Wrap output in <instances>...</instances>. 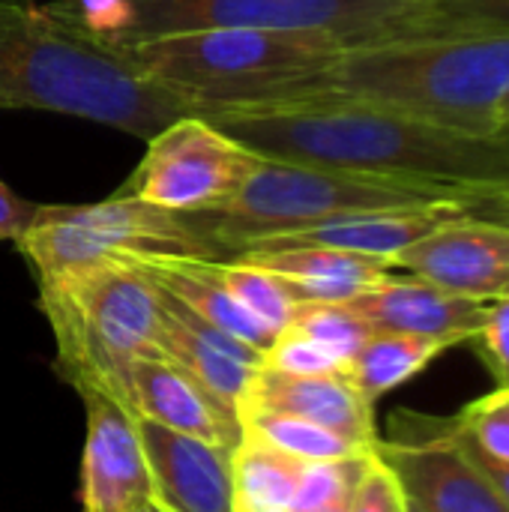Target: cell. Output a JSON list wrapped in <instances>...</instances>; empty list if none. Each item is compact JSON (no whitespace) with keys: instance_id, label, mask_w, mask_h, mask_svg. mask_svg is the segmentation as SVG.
I'll return each instance as SVG.
<instances>
[{"instance_id":"1","label":"cell","mask_w":509,"mask_h":512,"mask_svg":"<svg viewBox=\"0 0 509 512\" xmlns=\"http://www.w3.org/2000/svg\"><path fill=\"white\" fill-rule=\"evenodd\" d=\"M264 159L450 189L509 207V135H477L357 102L198 111Z\"/></svg>"},{"instance_id":"2","label":"cell","mask_w":509,"mask_h":512,"mask_svg":"<svg viewBox=\"0 0 509 512\" xmlns=\"http://www.w3.org/2000/svg\"><path fill=\"white\" fill-rule=\"evenodd\" d=\"M0 108L69 114L144 141L195 114L144 78L123 48L33 0H0Z\"/></svg>"},{"instance_id":"3","label":"cell","mask_w":509,"mask_h":512,"mask_svg":"<svg viewBox=\"0 0 509 512\" xmlns=\"http://www.w3.org/2000/svg\"><path fill=\"white\" fill-rule=\"evenodd\" d=\"M507 93L509 36H444L345 48L264 105L357 102L477 135H504L498 108Z\"/></svg>"},{"instance_id":"4","label":"cell","mask_w":509,"mask_h":512,"mask_svg":"<svg viewBox=\"0 0 509 512\" xmlns=\"http://www.w3.org/2000/svg\"><path fill=\"white\" fill-rule=\"evenodd\" d=\"M429 204H471L483 213H509L507 204L471 198L450 189L261 156V162L249 171V177L228 201L189 216L201 228V234L222 252V258L231 261L267 240L315 228L330 219Z\"/></svg>"},{"instance_id":"5","label":"cell","mask_w":509,"mask_h":512,"mask_svg":"<svg viewBox=\"0 0 509 512\" xmlns=\"http://www.w3.org/2000/svg\"><path fill=\"white\" fill-rule=\"evenodd\" d=\"M36 285L60 378L75 393L96 390L126 408L132 363L159 357V288L129 255Z\"/></svg>"},{"instance_id":"6","label":"cell","mask_w":509,"mask_h":512,"mask_svg":"<svg viewBox=\"0 0 509 512\" xmlns=\"http://www.w3.org/2000/svg\"><path fill=\"white\" fill-rule=\"evenodd\" d=\"M348 45L318 30L213 27L123 45L144 78L204 108H249L324 69Z\"/></svg>"},{"instance_id":"7","label":"cell","mask_w":509,"mask_h":512,"mask_svg":"<svg viewBox=\"0 0 509 512\" xmlns=\"http://www.w3.org/2000/svg\"><path fill=\"white\" fill-rule=\"evenodd\" d=\"M420 0H51L81 30L123 48L156 36L255 27L318 30L348 48L411 39Z\"/></svg>"},{"instance_id":"8","label":"cell","mask_w":509,"mask_h":512,"mask_svg":"<svg viewBox=\"0 0 509 512\" xmlns=\"http://www.w3.org/2000/svg\"><path fill=\"white\" fill-rule=\"evenodd\" d=\"M15 246L33 267L36 282L123 255L225 261L189 213L117 192L99 204L39 207Z\"/></svg>"},{"instance_id":"9","label":"cell","mask_w":509,"mask_h":512,"mask_svg":"<svg viewBox=\"0 0 509 512\" xmlns=\"http://www.w3.org/2000/svg\"><path fill=\"white\" fill-rule=\"evenodd\" d=\"M258 162V153L210 120L186 114L147 141L144 159L117 195H132L177 213H198L228 201Z\"/></svg>"},{"instance_id":"10","label":"cell","mask_w":509,"mask_h":512,"mask_svg":"<svg viewBox=\"0 0 509 512\" xmlns=\"http://www.w3.org/2000/svg\"><path fill=\"white\" fill-rule=\"evenodd\" d=\"M375 453L393 468L420 512H509L456 447L444 420L396 411L393 435L378 438Z\"/></svg>"},{"instance_id":"11","label":"cell","mask_w":509,"mask_h":512,"mask_svg":"<svg viewBox=\"0 0 509 512\" xmlns=\"http://www.w3.org/2000/svg\"><path fill=\"white\" fill-rule=\"evenodd\" d=\"M393 267L480 303L509 300V222L477 213L447 219L399 252Z\"/></svg>"},{"instance_id":"12","label":"cell","mask_w":509,"mask_h":512,"mask_svg":"<svg viewBox=\"0 0 509 512\" xmlns=\"http://www.w3.org/2000/svg\"><path fill=\"white\" fill-rule=\"evenodd\" d=\"M159 512H234V447L165 429L135 417Z\"/></svg>"},{"instance_id":"13","label":"cell","mask_w":509,"mask_h":512,"mask_svg":"<svg viewBox=\"0 0 509 512\" xmlns=\"http://www.w3.org/2000/svg\"><path fill=\"white\" fill-rule=\"evenodd\" d=\"M87 414L81 512H132L150 504V474L135 414L96 390L78 393Z\"/></svg>"},{"instance_id":"14","label":"cell","mask_w":509,"mask_h":512,"mask_svg":"<svg viewBox=\"0 0 509 512\" xmlns=\"http://www.w3.org/2000/svg\"><path fill=\"white\" fill-rule=\"evenodd\" d=\"M159 357L186 369L210 396L237 417L240 399L252 375L264 366V354L231 339L213 324L201 321L183 303L159 288Z\"/></svg>"},{"instance_id":"15","label":"cell","mask_w":509,"mask_h":512,"mask_svg":"<svg viewBox=\"0 0 509 512\" xmlns=\"http://www.w3.org/2000/svg\"><path fill=\"white\" fill-rule=\"evenodd\" d=\"M375 405L351 384L348 375H285L258 369L240 399V411H273L318 423L363 447L378 444Z\"/></svg>"},{"instance_id":"16","label":"cell","mask_w":509,"mask_h":512,"mask_svg":"<svg viewBox=\"0 0 509 512\" xmlns=\"http://www.w3.org/2000/svg\"><path fill=\"white\" fill-rule=\"evenodd\" d=\"M348 306L372 330L435 336L453 345L474 342L489 318V303L444 291L417 276L399 279L396 273L348 300Z\"/></svg>"},{"instance_id":"17","label":"cell","mask_w":509,"mask_h":512,"mask_svg":"<svg viewBox=\"0 0 509 512\" xmlns=\"http://www.w3.org/2000/svg\"><path fill=\"white\" fill-rule=\"evenodd\" d=\"M126 411L219 447H237L243 435L240 420L168 357H141L132 363Z\"/></svg>"},{"instance_id":"18","label":"cell","mask_w":509,"mask_h":512,"mask_svg":"<svg viewBox=\"0 0 509 512\" xmlns=\"http://www.w3.org/2000/svg\"><path fill=\"white\" fill-rule=\"evenodd\" d=\"M465 213L486 216L480 207H471V204H429V207H405V210H375V213L330 219V222H321L315 228H303V231L267 240L255 249L327 246V249H345V252L393 261L399 252H405L408 246H414L417 240L432 234L438 225H444L447 219L465 216Z\"/></svg>"},{"instance_id":"19","label":"cell","mask_w":509,"mask_h":512,"mask_svg":"<svg viewBox=\"0 0 509 512\" xmlns=\"http://www.w3.org/2000/svg\"><path fill=\"white\" fill-rule=\"evenodd\" d=\"M237 258L276 273L297 303H348L396 273L393 261L327 246L252 249Z\"/></svg>"},{"instance_id":"20","label":"cell","mask_w":509,"mask_h":512,"mask_svg":"<svg viewBox=\"0 0 509 512\" xmlns=\"http://www.w3.org/2000/svg\"><path fill=\"white\" fill-rule=\"evenodd\" d=\"M147 279L171 294L177 303H183L189 312H195L201 321L213 324L216 330L228 333L231 339L267 354V348L276 342L279 333H273L267 324H261L252 312H246L231 291L216 279L213 261L201 258H168V255H129Z\"/></svg>"},{"instance_id":"21","label":"cell","mask_w":509,"mask_h":512,"mask_svg":"<svg viewBox=\"0 0 509 512\" xmlns=\"http://www.w3.org/2000/svg\"><path fill=\"white\" fill-rule=\"evenodd\" d=\"M450 348H456V345L447 339H435V336L375 330L363 342V348L351 357L348 378L375 405L390 390L417 378L432 360H438Z\"/></svg>"},{"instance_id":"22","label":"cell","mask_w":509,"mask_h":512,"mask_svg":"<svg viewBox=\"0 0 509 512\" xmlns=\"http://www.w3.org/2000/svg\"><path fill=\"white\" fill-rule=\"evenodd\" d=\"M303 462L243 432L234 447V512H291Z\"/></svg>"},{"instance_id":"23","label":"cell","mask_w":509,"mask_h":512,"mask_svg":"<svg viewBox=\"0 0 509 512\" xmlns=\"http://www.w3.org/2000/svg\"><path fill=\"white\" fill-rule=\"evenodd\" d=\"M240 429L261 438L264 444L276 447L279 453L300 459V462H336V459H351L369 453V447L330 432L318 423L288 417V414H273V411H240L237 414ZM375 450V447H372Z\"/></svg>"},{"instance_id":"24","label":"cell","mask_w":509,"mask_h":512,"mask_svg":"<svg viewBox=\"0 0 509 512\" xmlns=\"http://www.w3.org/2000/svg\"><path fill=\"white\" fill-rule=\"evenodd\" d=\"M444 36H509V0H420L411 39Z\"/></svg>"},{"instance_id":"25","label":"cell","mask_w":509,"mask_h":512,"mask_svg":"<svg viewBox=\"0 0 509 512\" xmlns=\"http://www.w3.org/2000/svg\"><path fill=\"white\" fill-rule=\"evenodd\" d=\"M213 273L231 291V297L246 312H252L261 324H267L273 333H282L291 324L297 300L291 297V291L276 273L240 258L213 261Z\"/></svg>"},{"instance_id":"26","label":"cell","mask_w":509,"mask_h":512,"mask_svg":"<svg viewBox=\"0 0 509 512\" xmlns=\"http://www.w3.org/2000/svg\"><path fill=\"white\" fill-rule=\"evenodd\" d=\"M288 327L312 336L345 363H351V357L375 333L348 303H297Z\"/></svg>"},{"instance_id":"27","label":"cell","mask_w":509,"mask_h":512,"mask_svg":"<svg viewBox=\"0 0 509 512\" xmlns=\"http://www.w3.org/2000/svg\"><path fill=\"white\" fill-rule=\"evenodd\" d=\"M369 456H372V450L363 456L336 459V462H303L291 512H318L333 507V504L351 501L354 486H357Z\"/></svg>"},{"instance_id":"28","label":"cell","mask_w":509,"mask_h":512,"mask_svg":"<svg viewBox=\"0 0 509 512\" xmlns=\"http://www.w3.org/2000/svg\"><path fill=\"white\" fill-rule=\"evenodd\" d=\"M264 369L285 375H348V363L312 336L285 327L264 354Z\"/></svg>"},{"instance_id":"29","label":"cell","mask_w":509,"mask_h":512,"mask_svg":"<svg viewBox=\"0 0 509 512\" xmlns=\"http://www.w3.org/2000/svg\"><path fill=\"white\" fill-rule=\"evenodd\" d=\"M453 423L486 453L509 462V387H495L489 396L465 405Z\"/></svg>"},{"instance_id":"30","label":"cell","mask_w":509,"mask_h":512,"mask_svg":"<svg viewBox=\"0 0 509 512\" xmlns=\"http://www.w3.org/2000/svg\"><path fill=\"white\" fill-rule=\"evenodd\" d=\"M411 510V501L399 483V477L393 474V468L372 450L357 486H354V495H351V504L348 512H408Z\"/></svg>"},{"instance_id":"31","label":"cell","mask_w":509,"mask_h":512,"mask_svg":"<svg viewBox=\"0 0 509 512\" xmlns=\"http://www.w3.org/2000/svg\"><path fill=\"white\" fill-rule=\"evenodd\" d=\"M474 342H480V354L489 363L498 387H509V300L489 303V318Z\"/></svg>"},{"instance_id":"32","label":"cell","mask_w":509,"mask_h":512,"mask_svg":"<svg viewBox=\"0 0 509 512\" xmlns=\"http://www.w3.org/2000/svg\"><path fill=\"white\" fill-rule=\"evenodd\" d=\"M447 423V432H450V438L456 441V447L465 453V459L480 471V477L495 489V495L504 501L509 507V462H504V459H495L492 453H486L474 438H468L456 423H453V417L450 420H444Z\"/></svg>"},{"instance_id":"33","label":"cell","mask_w":509,"mask_h":512,"mask_svg":"<svg viewBox=\"0 0 509 512\" xmlns=\"http://www.w3.org/2000/svg\"><path fill=\"white\" fill-rule=\"evenodd\" d=\"M498 129H501L504 135H509V93L507 99L501 102V108H498Z\"/></svg>"},{"instance_id":"34","label":"cell","mask_w":509,"mask_h":512,"mask_svg":"<svg viewBox=\"0 0 509 512\" xmlns=\"http://www.w3.org/2000/svg\"><path fill=\"white\" fill-rule=\"evenodd\" d=\"M132 512H159L153 504H144V507H138V510H132Z\"/></svg>"},{"instance_id":"35","label":"cell","mask_w":509,"mask_h":512,"mask_svg":"<svg viewBox=\"0 0 509 512\" xmlns=\"http://www.w3.org/2000/svg\"><path fill=\"white\" fill-rule=\"evenodd\" d=\"M408 512H420V510H417V507H414V504H411V510H408Z\"/></svg>"}]
</instances>
